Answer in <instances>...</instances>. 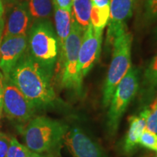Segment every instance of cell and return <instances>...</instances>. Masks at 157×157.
<instances>
[{"label":"cell","instance_id":"obj_1","mask_svg":"<svg viewBox=\"0 0 157 157\" xmlns=\"http://www.w3.org/2000/svg\"><path fill=\"white\" fill-rule=\"evenodd\" d=\"M36 109L53 106L57 96L52 76L31 58L28 50L19 59L8 77Z\"/></svg>","mask_w":157,"mask_h":157},{"label":"cell","instance_id":"obj_2","mask_svg":"<svg viewBox=\"0 0 157 157\" xmlns=\"http://www.w3.org/2000/svg\"><path fill=\"white\" fill-rule=\"evenodd\" d=\"M27 38V50L31 58L52 77L59 57V46L51 21L49 19L34 21Z\"/></svg>","mask_w":157,"mask_h":157},{"label":"cell","instance_id":"obj_3","mask_svg":"<svg viewBox=\"0 0 157 157\" xmlns=\"http://www.w3.org/2000/svg\"><path fill=\"white\" fill-rule=\"evenodd\" d=\"M68 130V125L64 122L46 117H36L28 121L22 134L29 150L42 154L57 148Z\"/></svg>","mask_w":157,"mask_h":157},{"label":"cell","instance_id":"obj_4","mask_svg":"<svg viewBox=\"0 0 157 157\" xmlns=\"http://www.w3.org/2000/svg\"><path fill=\"white\" fill-rule=\"evenodd\" d=\"M132 36L127 28L113 41L112 59L103 90V103L105 107H109L116 87L132 67Z\"/></svg>","mask_w":157,"mask_h":157},{"label":"cell","instance_id":"obj_5","mask_svg":"<svg viewBox=\"0 0 157 157\" xmlns=\"http://www.w3.org/2000/svg\"><path fill=\"white\" fill-rule=\"evenodd\" d=\"M84 32V29L74 19L71 30L58 57L60 84L63 88L73 90L77 95L82 92L83 80L78 75L77 66L78 51Z\"/></svg>","mask_w":157,"mask_h":157},{"label":"cell","instance_id":"obj_6","mask_svg":"<svg viewBox=\"0 0 157 157\" xmlns=\"http://www.w3.org/2000/svg\"><path fill=\"white\" fill-rule=\"evenodd\" d=\"M138 88V71L132 66L116 87L109 105L107 126L111 135H114L117 132L121 117L136 95Z\"/></svg>","mask_w":157,"mask_h":157},{"label":"cell","instance_id":"obj_7","mask_svg":"<svg viewBox=\"0 0 157 157\" xmlns=\"http://www.w3.org/2000/svg\"><path fill=\"white\" fill-rule=\"evenodd\" d=\"M36 110L9 78H4L2 111L6 117L18 122H28Z\"/></svg>","mask_w":157,"mask_h":157},{"label":"cell","instance_id":"obj_8","mask_svg":"<svg viewBox=\"0 0 157 157\" xmlns=\"http://www.w3.org/2000/svg\"><path fill=\"white\" fill-rule=\"evenodd\" d=\"M103 32V29H96L91 23L84 31L78 51L77 66L78 75L82 80L99 60Z\"/></svg>","mask_w":157,"mask_h":157},{"label":"cell","instance_id":"obj_9","mask_svg":"<svg viewBox=\"0 0 157 157\" xmlns=\"http://www.w3.org/2000/svg\"><path fill=\"white\" fill-rule=\"evenodd\" d=\"M31 21L32 18L29 13L27 2L16 3L9 11L6 18L1 41L8 37L27 36L32 25Z\"/></svg>","mask_w":157,"mask_h":157},{"label":"cell","instance_id":"obj_10","mask_svg":"<svg viewBox=\"0 0 157 157\" xmlns=\"http://www.w3.org/2000/svg\"><path fill=\"white\" fill-rule=\"evenodd\" d=\"M28 48L27 36H12L0 43V71L8 77L12 69Z\"/></svg>","mask_w":157,"mask_h":157},{"label":"cell","instance_id":"obj_11","mask_svg":"<svg viewBox=\"0 0 157 157\" xmlns=\"http://www.w3.org/2000/svg\"><path fill=\"white\" fill-rule=\"evenodd\" d=\"M135 0H111L107 43L113 44L116 37L127 28L126 22L132 16L135 6Z\"/></svg>","mask_w":157,"mask_h":157},{"label":"cell","instance_id":"obj_12","mask_svg":"<svg viewBox=\"0 0 157 157\" xmlns=\"http://www.w3.org/2000/svg\"><path fill=\"white\" fill-rule=\"evenodd\" d=\"M63 140L73 157H105L97 143L77 127L68 130Z\"/></svg>","mask_w":157,"mask_h":157},{"label":"cell","instance_id":"obj_13","mask_svg":"<svg viewBox=\"0 0 157 157\" xmlns=\"http://www.w3.org/2000/svg\"><path fill=\"white\" fill-rule=\"evenodd\" d=\"M149 113L148 107L145 108L138 116H132L129 119V127L125 137L124 151L127 154L133 151L137 145L141 135L146 129V120Z\"/></svg>","mask_w":157,"mask_h":157},{"label":"cell","instance_id":"obj_14","mask_svg":"<svg viewBox=\"0 0 157 157\" xmlns=\"http://www.w3.org/2000/svg\"><path fill=\"white\" fill-rule=\"evenodd\" d=\"M55 31L59 46V53L63 48L65 42L71 30L72 23L74 19L72 12L64 10L53 5Z\"/></svg>","mask_w":157,"mask_h":157},{"label":"cell","instance_id":"obj_15","mask_svg":"<svg viewBox=\"0 0 157 157\" xmlns=\"http://www.w3.org/2000/svg\"><path fill=\"white\" fill-rule=\"evenodd\" d=\"M28 7L31 18L37 20L49 19L53 11L52 0H28Z\"/></svg>","mask_w":157,"mask_h":157},{"label":"cell","instance_id":"obj_16","mask_svg":"<svg viewBox=\"0 0 157 157\" xmlns=\"http://www.w3.org/2000/svg\"><path fill=\"white\" fill-rule=\"evenodd\" d=\"M91 0H73L72 13L75 21L85 31L90 24Z\"/></svg>","mask_w":157,"mask_h":157},{"label":"cell","instance_id":"obj_17","mask_svg":"<svg viewBox=\"0 0 157 157\" xmlns=\"http://www.w3.org/2000/svg\"><path fill=\"white\" fill-rule=\"evenodd\" d=\"M142 87L148 96L157 89V54L151 59L143 74Z\"/></svg>","mask_w":157,"mask_h":157},{"label":"cell","instance_id":"obj_18","mask_svg":"<svg viewBox=\"0 0 157 157\" xmlns=\"http://www.w3.org/2000/svg\"><path fill=\"white\" fill-rule=\"evenodd\" d=\"M110 9L99 8L92 5L90 23L96 29H104L109 21Z\"/></svg>","mask_w":157,"mask_h":157},{"label":"cell","instance_id":"obj_19","mask_svg":"<svg viewBox=\"0 0 157 157\" xmlns=\"http://www.w3.org/2000/svg\"><path fill=\"white\" fill-rule=\"evenodd\" d=\"M30 151L21 144L15 137H12L6 157H26Z\"/></svg>","mask_w":157,"mask_h":157},{"label":"cell","instance_id":"obj_20","mask_svg":"<svg viewBox=\"0 0 157 157\" xmlns=\"http://www.w3.org/2000/svg\"><path fill=\"white\" fill-rule=\"evenodd\" d=\"M143 18L148 25L157 21V0H144Z\"/></svg>","mask_w":157,"mask_h":157},{"label":"cell","instance_id":"obj_21","mask_svg":"<svg viewBox=\"0 0 157 157\" xmlns=\"http://www.w3.org/2000/svg\"><path fill=\"white\" fill-rule=\"evenodd\" d=\"M139 145L157 153V134L146 129L141 135Z\"/></svg>","mask_w":157,"mask_h":157},{"label":"cell","instance_id":"obj_22","mask_svg":"<svg viewBox=\"0 0 157 157\" xmlns=\"http://www.w3.org/2000/svg\"><path fill=\"white\" fill-rule=\"evenodd\" d=\"M146 120V129L157 134V103L154 101L150 105Z\"/></svg>","mask_w":157,"mask_h":157},{"label":"cell","instance_id":"obj_23","mask_svg":"<svg viewBox=\"0 0 157 157\" xmlns=\"http://www.w3.org/2000/svg\"><path fill=\"white\" fill-rule=\"evenodd\" d=\"M11 137L5 132H0V157H6Z\"/></svg>","mask_w":157,"mask_h":157},{"label":"cell","instance_id":"obj_24","mask_svg":"<svg viewBox=\"0 0 157 157\" xmlns=\"http://www.w3.org/2000/svg\"><path fill=\"white\" fill-rule=\"evenodd\" d=\"M52 1H53V5L59 8L68 12H72L73 0H52Z\"/></svg>","mask_w":157,"mask_h":157},{"label":"cell","instance_id":"obj_25","mask_svg":"<svg viewBox=\"0 0 157 157\" xmlns=\"http://www.w3.org/2000/svg\"><path fill=\"white\" fill-rule=\"evenodd\" d=\"M110 2L111 0H91L92 5L104 9H110Z\"/></svg>","mask_w":157,"mask_h":157},{"label":"cell","instance_id":"obj_26","mask_svg":"<svg viewBox=\"0 0 157 157\" xmlns=\"http://www.w3.org/2000/svg\"><path fill=\"white\" fill-rule=\"evenodd\" d=\"M4 75L0 71V106H2V98L4 92Z\"/></svg>","mask_w":157,"mask_h":157},{"label":"cell","instance_id":"obj_27","mask_svg":"<svg viewBox=\"0 0 157 157\" xmlns=\"http://www.w3.org/2000/svg\"><path fill=\"white\" fill-rule=\"evenodd\" d=\"M5 14V8L2 0H0V24H3V17Z\"/></svg>","mask_w":157,"mask_h":157},{"label":"cell","instance_id":"obj_28","mask_svg":"<svg viewBox=\"0 0 157 157\" xmlns=\"http://www.w3.org/2000/svg\"><path fill=\"white\" fill-rule=\"evenodd\" d=\"M26 157H47V156H42V154H36V153H34V152L29 151V153L28 154V155H27Z\"/></svg>","mask_w":157,"mask_h":157},{"label":"cell","instance_id":"obj_29","mask_svg":"<svg viewBox=\"0 0 157 157\" xmlns=\"http://www.w3.org/2000/svg\"><path fill=\"white\" fill-rule=\"evenodd\" d=\"M3 25L4 24H0V29H3ZM0 32L2 33V30H0ZM1 37H2V35L0 34V42H1Z\"/></svg>","mask_w":157,"mask_h":157},{"label":"cell","instance_id":"obj_30","mask_svg":"<svg viewBox=\"0 0 157 157\" xmlns=\"http://www.w3.org/2000/svg\"><path fill=\"white\" fill-rule=\"evenodd\" d=\"M2 106H0V119L2 117Z\"/></svg>","mask_w":157,"mask_h":157},{"label":"cell","instance_id":"obj_31","mask_svg":"<svg viewBox=\"0 0 157 157\" xmlns=\"http://www.w3.org/2000/svg\"><path fill=\"white\" fill-rule=\"evenodd\" d=\"M155 35H156V36L157 37V27L156 28V30H155Z\"/></svg>","mask_w":157,"mask_h":157},{"label":"cell","instance_id":"obj_32","mask_svg":"<svg viewBox=\"0 0 157 157\" xmlns=\"http://www.w3.org/2000/svg\"><path fill=\"white\" fill-rule=\"evenodd\" d=\"M8 1H10V2H13V1H15V0H8Z\"/></svg>","mask_w":157,"mask_h":157},{"label":"cell","instance_id":"obj_33","mask_svg":"<svg viewBox=\"0 0 157 157\" xmlns=\"http://www.w3.org/2000/svg\"><path fill=\"white\" fill-rule=\"evenodd\" d=\"M154 101H156V103H157V98H156V99H155V100H154Z\"/></svg>","mask_w":157,"mask_h":157},{"label":"cell","instance_id":"obj_34","mask_svg":"<svg viewBox=\"0 0 157 157\" xmlns=\"http://www.w3.org/2000/svg\"><path fill=\"white\" fill-rule=\"evenodd\" d=\"M135 2H136V3H137V0H135Z\"/></svg>","mask_w":157,"mask_h":157},{"label":"cell","instance_id":"obj_35","mask_svg":"<svg viewBox=\"0 0 157 157\" xmlns=\"http://www.w3.org/2000/svg\"><path fill=\"white\" fill-rule=\"evenodd\" d=\"M155 157H157V154H156V156H155Z\"/></svg>","mask_w":157,"mask_h":157}]
</instances>
